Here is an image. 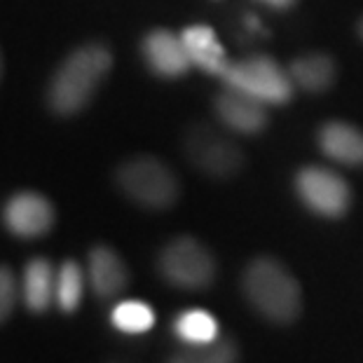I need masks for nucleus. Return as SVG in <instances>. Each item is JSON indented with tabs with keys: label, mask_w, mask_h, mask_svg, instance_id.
Wrapping results in <instances>:
<instances>
[{
	"label": "nucleus",
	"mask_w": 363,
	"mask_h": 363,
	"mask_svg": "<svg viewBox=\"0 0 363 363\" xmlns=\"http://www.w3.org/2000/svg\"><path fill=\"white\" fill-rule=\"evenodd\" d=\"M113 57L104 45H84L57 68L50 82V106L59 115L82 111L111 71Z\"/></svg>",
	"instance_id": "1"
},
{
	"label": "nucleus",
	"mask_w": 363,
	"mask_h": 363,
	"mask_svg": "<svg viewBox=\"0 0 363 363\" xmlns=\"http://www.w3.org/2000/svg\"><path fill=\"white\" fill-rule=\"evenodd\" d=\"M244 293L265 319L277 323H291L303 307L298 281L274 258H258L246 267Z\"/></svg>",
	"instance_id": "2"
},
{
	"label": "nucleus",
	"mask_w": 363,
	"mask_h": 363,
	"mask_svg": "<svg viewBox=\"0 0 363 363\" xmlns=\"http://www.w3.org/2000/svg\"><path fill=\"white\" fill-rule=\"evenodd\" d=\"M220 80L225 82V87L244 91L265 106H281L291 101L293 87H296L289 71H284L274 59L262 57V54L242 61H230Z\"/></svg>",
	"instance_id": "3"
},
{
	"label": "nucleus",
	"mask_w": 363,
	"mask_h": 363,
	"mask_svg": "<svg viewBox=\"0 0 363 363\" xmlns=\"http://www.w3.org/2000/svg\"><path fill=\"white\" fill-rule=\"evenodd\" d=\"M122 192L148 208H167L179 197V181L164 162L155 157H134L118 172Z\"/></svg>",
	"instance_id": "4"
},
{
	"label": "nucleus",
	"mask_w": 363,
	"mask_h": 363,
	"mask_svg": "<svg viewBox=\"0 0 363 363\" xmlns=\"http://www.w3.org/2000/svg\"><path fill=\"white\" fill-rule=\"evenodd\" d=\"M162 277L179 289H206L216 277V260L208 249L192 237H179L160 253Z\"/></svg>",
	"instance_id": "5"
},
{
	"label": "nucleus",
	"mask_w": 363,
	"mask_h": 363,
	"mask_svg": "<svg viewBox=\"0 0 363 363\" xmlns=\"http://www.w3.org/2000/svg\"><path fill=\"white\" fill-rule=\"evenodd\" d=\"M298 197L307 208L323 218H340L347 213L352 202V190L347 181L333 169L326 167H303L296 176Z\"/></svg>",
	"instance_id": "6"
},
{
	"label": "nucleus",
	"mask_w": 363,
	"mask_h": 363,
	"mask_svg": "<svg viewBox=\"0 0 363 363\" xmlns=\"http://www.w3.org/2000/svg\"><path fill=\"white\" fill-rule=\"evenodd\" d=\"M185 152L192 164L216 179H228L242 169L239 148L211 127H192L185 136Z\"/></svg>",
	"instance_id": "7"
},
{
	"label": "nucleus",
	"mask_w": 363,
	"mask_h": 363,
	"mask_svg": "<svg viewBox=\"0 0 363 363\" xmlns=\"http://www.w3.org/2000/svg\"><path fill=\"white\" fill-rule=\"evenodd\" d=\"M3 220L7 230L17 237L35 239L48 235L54 225V208L50 199L38 192H19L5 204Z\"/></svg>",
	"instance_id": "8"
},
{
	"label": "nucleus",
	"mask_w": 363,
	"mask_h": 363,
	"mask_svg": "<svg viewBox=\"0 0 363 363\" xmlns=\"http://www.w3.org/2000/svg\"><path fill=\"white\" fill-rule=\"evenodd\" d=\"M141 50L150 71L162 75V78H183L192 68V59L185 50L183 38L172 33V30H150L143 38Z\"/></svg>",
	"instance_id": "9"
},
{
	"label": "nucleus",
	"mask_w": 363,
	"mask_h": 363,
	"mask_svg": "<svg viewBox=\"0 0 363 363\" xmlns=\"http://www.w3.org/2000/svg\"><path fill=\"white\" fill-rule=\"evenodd\" d=\"M216 115L230 131L246 136L260 134L267 125V106L233 87H225L216 99Z\"/></svg>",
	"instance_id": "10"
},
{
	"label": "nucleus",
	"mask_w": 363,
	"mask_h": 363,
	"mask_svg": "<svg viewBox=\"0 0 363 363\" xmlns=\"http://www.w3.org/2000/svg\"><path fill=\"white\" fill-rule=\"evenodd\" d=\"M319 148L337 164L359 167L363 164V131L347 122H328L319 129Z\"/></svg>",
	"instance_id": "11"
},
{
	"label": "nucleus",
	"mask_w": 363,
	"mask_h": 363,
	"mask_svg": "<svg viewBox=\"0 0 363 363\" xmlns=\"http://www.w3.org/2000/svg\"><path fill=\"white\" fill-rule=\"evenodd\" d=\"M89 286L99 298H115L127 286V267L108 246H94L87 262Z\"/></svg>",
	"instance_id": "12"
},
{
	"label": "nucleus",
	"mask_w": 363,
	"mask_h": 363,
	"mask_svg": "<svg viewBox=\"0 0 363 363\" xmlns=\"http://www.w3.org/2000/svg\"><path fill=\"white\" fill-rule=\"evenodd\" d=\"M181 38L192 59V66L202 68L208 75H218L220 78L230 61H228L225 50H223V45L218 43L216 30L208 26H190L183 30Z\"/></svg>",
	"instance_id": "13"
},
{
	"label": "nucleus",
	"mask_w": 363,
	"mask_h": 363,
	"mask_svg": "<svg viewBox=\"0 0 363 363\" xmlns=\"http://www.w3.org/2000/svg\"><path fill=\"white\" fill-rule=\"evenodd\" d=\"M57 269L48 258H33L24 269V303L30 312H45L54 303Z\"/></svg>",
	"instance_id": "14"
},
{
	"label": "nucleus",
	"mask_w": 363,
	"mask_h": 363,
	"mask_svg": "<svg viewBox=\"0 0 363 363\" xmlns=\"http://www.w3.org/2000/svg\"><path fill=\"white\" fill-rule=\"evenodd\" d=\"M289 75L296 87L319 94L326 91L335 80V64L328 54H305L289 68Z\"/></svg>",
	"instance_id": "15"
},
{
	"label": "nucleus",
	"mask_w": 363,
	"mask_h": 363,
	"mask_svg": "<svg viewBox=\"0 0 363 363\" xmlns=\"http://www.w3.org/2000/svg\"><path fill=\"white\" fill-rule=\"evenodd\" d=\"M174 330L185 345H206L218 340V321L204 310H188L176 316Z\"/></svg>",
	"instance_id": "16"
},
{
	"label": "nucleus",
	"mask_w": 363,
	"mask_h": 363,
	"mask_svg": "<svg viewBox=\"0 0 363 363\" xmlns=\"http://www.w3.org/2000/svg\"><path fill=\"white\" fill-rule=\"evenodd\" d=\"M84 291V274L75 260H66L64 265L57 269V289H54V303L59 310L75 312L82 303Z\"/></svg>",
	"instance_id": "17"
},
{
	"label": "nucleus",
	"mask_w": 363,
	"mask_h": 363,
	"mask_svg": "<svg viewBox=\"0 0 363 363\" xmlns=\"http://www.w3.org/2000/svg\"><path fill=\"white\" fill-rule=\"evenodd\" d=\"M111 321L115 328L122 330V333L136 335V333H145V330L152 328V323H155V312H152L150 305L141 303V300H125V303L115 305Z\"/></svg>",
	"instance_id": "18"
},
{
	"label": "nucleus",
	"mask_w": 363,
	"mask_h": 363,
	"mask_svg": "<svg viewBox=\"0 0 363 363\" xmlns=\"http://www.w3.org/2000/svg\"><path fill=\"white\" fill-rule=\"evenodd\" d=\"M237 347L230 340H213L206 345H188L169 363H235Z\"/></svg>",
	"instance_id": "19"
},
{
	"label": "nucleus",
	"mask_w": 363,
	"mask_h": 363,
	"mask_svg": "<svg viewBox=\"0 0 363 363\" xmlns=\"http://www.w3.org/2000/svg\"><path fill=\"white\" fill-rule=\"evenodd\" d=\"M14 305H17V279L10 267L0 265V323L12 314Z\"/></svg>",
	"instance_id": "20"
},
{
	"label": "nucleus",
	"mask_w": 363,
	"mask_h": 363,
	"mask_svg": "<svg viewBox=\"0 0 363 363\" xmlns=\"http://www.w3.org/2000/svg\"><path fill=\"white\" fill-rule=\"evenodd\" d=\"M260 3L272 7V10H289V7L296 5V0H260Z\"/></svg>",
	"instance_id": "21"
},
{
	"label": "nucleus",
	"mask_w": 363,
	"mask_h": 363,
	"mask_svg": "<svg viewBox=\"0 0 363 363\" xmlns=\"http://www.w3.org/2000/svg\"><path fill=\"white\" fill-rule=\"evenodd\" d=\"M246 26H249V28H256V30H262L260 21H258V19H253V17H246Z\"/></svg>",
	"instance_id": "22"
},
{
	"label": "nucleus",
	"mask_w": 363,
	"mask_h": 363,
	"mask_svg": "<svg viewBox=\"0 0 363 363\" xmlns=\"http://www.w3.org/2000/svg\"><path fill=\"white\" fill-rule=\"evenodd\" d=\"M361 35H363V21H361Z\"/></svg>",
	"instance_id": "23"
}]
</instances>
